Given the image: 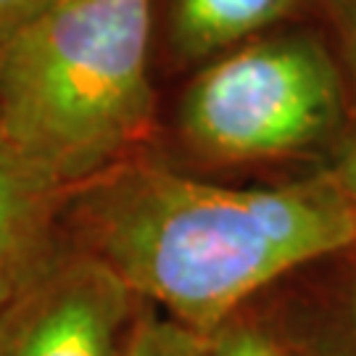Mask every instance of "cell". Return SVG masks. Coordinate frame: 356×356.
<instances>
[{
  "mask_svg": "<svg viewBox=\"0 0 356 356\" xmlns=\"http://www.w3.org/2000/svg\"><path fill=\"white\" fill-rule=\"evenodd\" d=\"M58 227L140 304L209 338L285 275L356 245L330 169L229 188L122 161L66 195Z\"/></svg>",
  "mask_w": 356,
  "mask_h": 356,
  "instance_id": "cell-1",
  "label": "cell"
},
{
  "mask_svg": "<svg viewBox=\"0 0 356 356\" xmlns=\"http://www.w3.org/2000/svg\"><path fill=\"white\" fill-rule=\"evenodd\" d=\"M151 0H58L0 51V140L69 193L151 124Z\"/></svg>",
  "mask_w": 356,
  "mask_h": 356,
  "instance_id": "cell-2",
  "label": "cell"
},
{
  "mask_svg": "<svg viewBox=\"0 0 356 356\" xmlns=\"http://www.w3.org/2000/svg\"><path fill=\"white\" fill-rule=\"evenodd\" d=\"M341 76L306 35L245 42L206 66L182 101V132L214 161H267L301 153L341 122Z\"/></svg>",
  "mask_w": 356,
  "mask_h": 356,
  "instance_id": "cell-3",
  "label": "cell"
},
{
  "mask_svg": "<svg viewBox=\"0 0 356 356\" xmlns=\"http://www.w3.org/2000/svg\"><path fill=\"white\" fill-rule=\"evenodd\" d=\"M140 301L61 241L0 312V356H124Z\"/></svg>",
  "mask_w": 356,
  "mask_h": 356,
  "instance_id": "cell-4",
  "label": "cell"
},
{
  "mask_svg": "<svg viewBox=\"0 0 356 356\" xmlns=\"http://www.w3.org/2000/svg\"><path fill=\"white\" fill-rule=\"evenodd\" d=\"M64 198L0 140V312L56 248Z\"/></svg>",
  "mask_w": 356,
  "mask_h": 356,
  "instance_id": "cell-5",
  "label": "cell"
},
{
  "mask_svg": "<svg viewBox=\"0 0 356 356\" xmlns=\"http://www.w3.org/2000/svg\"><path fill=\"white\" fill-rule=\"evenodd\" d=\"M301 0H175L172 42L188 58H204L277 24Z\"/></svg>",
  "mask_w": 356,
  "mask_h": 356,
  "instance_id": "cell-6",
  "label": "cell"
},
{
  "mask_svg": "<svg viewBox=\"0 0 356 356\" xmlns=\"http://www.w3.org/2000/svg\"><path fill=\"white\" fill-rule=\"evenodd\" d=\"M124 356H211V338L140 304Z\"/></svg>",
  "mask_w": 356,
  "mask_h": 356,
  "instance_id": "cell-7",
  "label": "cell"
},
{
  "mask_svg": "<svg viewBox=\"0 0 356 356\" xmlns=\"http://www.w3.org/2000/svg\"><path fill=\"white\" fill-rule=\"evenodd\" d=\"M211 356H301L280 332L254 317L238 314L211 335Z\"/></svg>",
  "mask_w": 356,
  "mask_h": 356,
  "instance_id": "cell-8",
  "label": "cell"
},
{
  "mask_svg": "<svg viewBox=\"0 0 356 356\" xmlns=\"http://www.w3.org/2000/svg\"><path fill=\"white\" fill-rule=\"evenodd\" d=\"M58 0H0V51Z\"/></svg>",
  "mask_w": 356,
  "mask_h": 356,
  "instance_id": "cell-9",
  "label": "cell"
},
{
  "mask_svg": "<svg viewBox=\"0 0 356 356\" xmlns=\"http://www.w3.org/2000/svg\"><path fill=\"white\" fill-rule=\"evenodd\" d=\"M330 172L356 216V129L354 135L346 140L343 151H341V156H338V161H335Z\"/></svg>",
  "mask_w": 356,
  "mask_h": 356,
  "instance_id": "cell-10",
  "label": "cell"
},
{
  "mask_svg": "<svg viewBox=\"0 0 356 356\" xmlns=\"http://www.w3.org/2000/svg\"><path fill=\"white\" fill-rule=\"evenodd\" d=\"M346 24H348V48H351V66L356 76V0H346Z\"/></svg>",
  "mask_w": 356,
  "mask_h": 356,
  "instance_id": "cell-11",
  "label": "cell"
},
{
  "mask_svg": "<svg viewBox=\"0 0 356 356\" xmlns=\"http://www.w3.org/2000/svg\"><path fill=\"white\" fill-rule=\"evenodd\" d=\"M351 325H354V338H356V288H354V298H351Z\"/></svg>",
  "mask_w": 356,
  "mask_h": 356,
  "instance_id": "cell-12",
  "label": "cell"
}]
</instances>
